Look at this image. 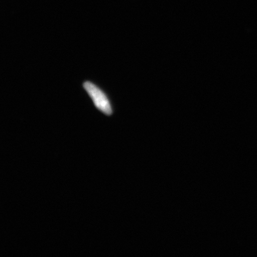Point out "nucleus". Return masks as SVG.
I'll return each instance as SVG.
<instances>
[{
	"instance_id": "obj_1",
	"label": "nucleus",
	"mask_w": 257,
	"mask_h": 257,
	"mask_svg": "<svg viewBox=\"0 0 257 257\" xmlns=\"http://www.w3.org/2000/svg\"><path fill=\"white\" fill-rule=\"evenodd\" d=\"M83 87L92 99L96 107L107 115L112 114V108L107 96L100 89L89 82L83 83Z\"/></svg>"
}]
</instances>
